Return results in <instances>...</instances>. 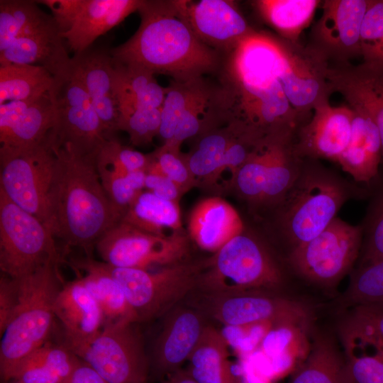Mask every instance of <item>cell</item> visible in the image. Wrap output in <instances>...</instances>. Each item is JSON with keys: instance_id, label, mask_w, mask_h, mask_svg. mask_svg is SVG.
Returning <instances> with one entry per match:
<instances>
[{"instance_id": "1", "label": "cell", "mask_w": 383, "mask_h": 383, "mask_svg": "<svg viewBox=\"0 0 383 383\" xmlns=\"http://www.w3.org/2000/svg\"><path fill=\"white\" fill-rule=\"evenodd\" d=\"M277 40L253 32L230 52L223 82L230 101V121L265 136L296 133L305 121L291 106L278 77Z\"/></svg>"}, {"instance_id": "2", "label": "cell", "mask_w": 383, "mask_h": 383, "mask_svg": "<svg viewBox=\"0 0 383 383\" xmlns=\"http://www.w3.org/2000/svg\"><path fill=\"white\" fill-rule=\"evenodd\" d=\"M138 11L141 21L136 32L111 49L115 60L175 81L202 77L218 67L219 53L195 35L176 1L142 0Z\"/></svg>"}, {"instance_id": "3", "label": "cell", "mask_w": 383, "mask_h": 383, "mask_svg": "<svg viewBox=\"0 0 383 383\" xmlns=\"http://www.w3.org/2000/svg\"><path fill=\"white\" fill-rule=\"evenodd\" d=\"M47 227L66 247L82 248L91 257L99 239L121 219L102 186L96 159L67 145L55 149Z\"/></svg>"}, {"instance_id": "4", "label": "cell", "mask_w": 383, "mask_h": 383, "mask_svg": "<svg viewBox=\"0 0 383 383\" xmlns=\"http://www.w3.org/2000/svg\"><path fill=\"white\" fill-rule=\"evenodd\" d=\"M370 194L369 188L353 186L318 160L304 159L294 183L276 206L281 231L293 249L321 233L348 199Z\"/></svg>"}, {"instance_id": "5", "label": "cell", "mask_w": 383, "mask_h": 383, "mask_svg": "<svg viewBox=\"0 0 383 383\" xmlns=\"http://www.w3.org/2000/svg\"><path fill=\"white\" fill-rule=\"evenodd\" d=\"M59 263L50 261L18 279V304L1 334V382L11 380L23 360L48 341L55 301L63 286Z\"/></svg>"}, {"instance_id": "6", "label": "cell", "mask_w": 383, "mask_h": 383, "mask_svg": "<svg viewBox=\"0 0 383 383\" xmlns=\"http://www.w3.org/2000/svg\"><path fill=\"white\" fill-rule=\"evenodd\" d=\"M283 281L278 263L264 244L243 232L204 262L197 287L209 294L272 292Z\"/></svg>"}, {"instance_id": "7", "label": "cell", "mask_w": 383, "mask_h": 383, "mask_svg": "<svg viewBox=\"0 0 383 383\" xmlns=\"http://www.w3.org/2000/svg\"><path fill=\"white\" fill-rule=\"evenodd\" d=\"M204 264V262L184 261L153 272L115 267L105 263L109 272L123 289L137 315L138 323L166 315L175 308L198 287Z\"/></svg>"}, {"instance_id": "8", "label": "cell", "mask_w": 383, "mask_h": 383, "mask_svg": "<svg viewBox=\"0 0 383 383\" xmlns=\"http://www.w3.org/2000/svg\"><path fill=\"white\" fill-rule=\"evenodd\" d=\"M62 260L50 229L0 190V269L3 274L19 279L47 262Z\"/></svg>"}, {"instance_id": "9", "label": "cell", "mask_w": 383, "mask_h": 383, "mask_svg": "<svg viewBox=\"0 0 383 383\" xmlns=\"http://www.w3.org/2000/svg\"><path fill=\"white\" fill-rule=\"evenodd\" d=\"M48 94L55 118L51 132L53 148L67 145L80 155L96 159L107 138L88 93L71 66L54 76Z\"/></svg>"}, {"instance_id": "10", "label": "cell", "mask_w": 383, "mask_h": 383, "mask_svg": "<svg viewBox=\"0 0 383 383\" xmlns=\"http://www.w3.org/2000/svg\"><path fill=\"white\" fill-rule=\"evenodd\" d=\"M133 326H104L89 338L63 344L109 383H147L150 363Z\"/></svg>"}, {"instance_id": "11", "label": "cell", "mask_w": 383, "mask_h": 383, "mask_svg": "<svg viewBox=\"0 0 383 383\" xmlns=\"http://www.w3.org/2000/svg\"><path fill=\"white\" fill-rule=\"evenodd\" d=\"M362 242L360 225L336 217L317 236L292 249L289 262L305 279L332 287L350 271L360 256Z\"/></svg>"}, {"instance_id": "12", "label": "cell", "mask_w": 383, "mask_h": 383, "mask_svg": "<svg viewBox=\"0 0 383 383\" xmlns=\"http://www.w3.org/2000/svg\"><path fill=\"white\" fill-rule=\"evenodd\" d=\"M56 163L50 135L36 145L0 156V190L46 226Z\"/></svg>"}, {"instance_id": "13", "label": "cell", "mask_w": 383, "mask_h": 383, "mask_svg": "<svg viewBox=\"0 0 383 383\" xmlns=\"http://www.w3.org/2000/svg\"><path fill=\"white\" fill-rule=\"evenodd\" d=\"M103 262L115 267L148 270L185 261L189 240L182 231L162 236L140 230L120 220L97 241Z\"/></svg>"}, {"instance_id": "14", "label": "cell", "mask_w": 383, "mask_h": 383, "mask_svg": "<svg viewBox=\"0 0 383 383\" xmlns=\"http://www.w3.org/2000/svg\"><path fill=\"white\" fill-rule=\"evenodd\" d=\"M270 292L205 294L203 311L224 326L294 323L311 326L313 313L307 304Z\"/></svg>"}, {"instance_id": "15", "label": "cell", "mask_w": 383, "mask_h": 383, "mask_svg": "<svg viewBox=\"0 0 383 383\" xmlns=\"http://www.w3.org/2000/svg\"><path fill=\"white\" fill-rule=\"evenodd\" d=\"M52 11L60 35L74 53L138 10L142 0H41Z\"/></svg>"}, {"instance_id": "16", "label": "cell", "mask_w": 383, "mask_h": 383, "mask_svg": "<svg viewBox=\"0 0 383 383\" xmlns=\"http://www.w3.org/2000/svg\"><path fill=\"white\" fill-rule=\"evenodd\" d=\"M278 77L293 109L305 120L319 104L329 101L333 92L327 79L328 62L300 43L277 38Z\"/></svg>"}, {"instance_id": "17", "label": "cell", "mask_w": 383, "mask_h": 383, "mask_svg": "<svg viewBox=\"0 0 383 383\" xmlns=\"http://www.w3.org/2000/svg\"><path fill=\"white\" fill-rule=\"evenodd\" d=\"M369 0H325L311 28L308 45L328 65H343L361 57L360 31Z\"/></svg>"}, {"instance_id": "18", "label": "cell", "mask_w": 383, "mask_h": 383, "mask_svg": "<svg viewBox=\"0 0 383 383\" xmlns=\"http://www.w3.org/2000/svg\"><path fill=\"white\" fill-rule=\"evenodd\" d=\"M353 111L349 106L322 103L313 111L309 121L294 137V149L304 159L328 160L337 163L351 135Z\"/></svg>"}, {"instance_id": "19", "label": "cell", "mask_w": 383, "mask_h": 383, "mask_svg": "<svg viewBox=\"0 0 383 383\" xmlns=\"http://www.w3.org/2000/svg\"><path fill=\"white\" fill-rule=\"evenodd\" d=\"M176 3L195 35L215 50L229 52L253 30L232 1L177 0Z\"/></svg>"}, {"instance_id": "20", "label": "cell", "mask_w": 383, "mask_h": 383, "mask_svg": "<svg viewBox=\"0 0 383 383\" xmlns=\"http://www.w3.org/2000/svg\"><path fill=\"white\" fill-rule=\"evenodd\" d=\"M165 316L151 357L152 374L162 379L188 360L207 325L194 308L175 307Z\"/></svg>"}, {"instance_id": "21", "label": "cell", "mask_w": 383, "mask_h": 383, "mask_svg": "<svg viewBox=\"0 0 383 383\" xmlns=\"http://www.w3.org/2000/svg\"><path fill=\"white\" fill-rule=\"evenodd\" d=\"M55 111L48 94L0 104V156L36 145L50 135Z\"/></svg>"}, {"instance_id": "22", "label": "cell", "mask_w": 383, "mask_h": 383, "mask_svg": "<svg viewBox=\"0 0 383 383\" xmlns=\"http://www.w3.org/2000/svg\"><path fill=\"white\" fill-rule=\"evenodd\" d=\"M71 70L82 82L101 122L107 140L118 131V111L111 50L88 49L71 57Z\"/></svg>"}, {"instance_id": "23", "label": "cell", "mask_w": 383, "mask_h": 383, "mask_svg": "<svg viewBox=\"0 0 383 383\" xmlns=\"http://www.w3.org/2000/svg\"><path fill=\"white\" fill-rule=\"evenodd\" d=\"M339 334L346 383H383V339L368 324L348 315Z\"/></svg>"}, {"instance_id": "24", "label": "cell", "mask_w": 383, "mask_h": 383, "mask_svg": "<svg viewBox=\"0 0 383 383\" xmlns=\"http://www.w3.org/2000/svg\"><path fill=\"white\" fill-rule=\"evenodd\" d=\"M327 79L333 92H338L348 105L362 109L373 119L381 140L383 167V70L363 63L328 65Z\"/></svg>"}, {"instance_id": "25", "label": "cell", "mask_w": 383, "mask_h": 383, "mask_svg": "<svg viewBox=\"0 0 383 383\" xmlns=\"http://www.w3.org/2000/svg\"><path fill=\"white\" fill-rule=\"evenodd\" d=\"M349 106L353 111L350 139L337 163L356 182L370 189L381 175V140L371 116L358 106Z\"/></svg>"}, {"instance_id": "26", "label": "cell", "mask_w": 383, "mask_h": 383, "mask_svg": "<svg viewBox=\"0 0 383 383\" xmlns=\"http://www.w3.org/2000/svg\"><path fill=\"white\" fill-rule=\"evenodd\" d=\"M70 62L71 57L54 18L35 31L16 38L0 52V65L41 66L53 77L68 70Z\"/></svg>"}, {"instance_id": "27", "label": "cell", "mask_w": 383, "mask_h": 383, "mask_svg": "<svg viewBox=\"0 0 383 383\" xmlns=\"http://www.w3.org/2000/svg\"><path fill=\"white\" fill-rule=\"evenodd\" d=\"M189 236L201 249L216 252L243 232L235 209L220 197L203 199L193 209L188 223Z\"/></svg>"}, {"instance_id": "28", "label": "cell", "mask_w": 383, "mask_h": 383, "mask_svg": "<svg viewBox=\"0 0 383 383\" xmlns=\"http://www.w3.org/2000/svg\"><path fill=\"white\" fill-rule=\"evenodd\" d=\"M66 340H81L98 333L104 327L102 311L79 277L63 284L54 304Z\"/></svg>"}, {"instance_id": "29", "label": "cell", "mask_w": 383, "mask_h": 383, "mask_svg": "<svg viewBox=\"0 0 383 383\" xmlns=\"http://www.w3.org/2000/svg\"><path fill=\"white\" fill-rule=\"evenodd\" d=\"M72 265L83 272L79 277L98 303L104 316V326L138 323L123 289L104 262L86 257L74 260Z\"/></svg>"}, {"instance_id": "30", "label": "cell", "mask_w": 383, "mask_h": 383, "mask_svg": "<svg viewBox=\"0 0 383 383\" xmlns=\"http://www.w3.org/2000/svg\"><path fill=\"white\" fill-rule=\"evenodd\" d=\"M113 60L118 114L139 108H162L167 87L158 84L152 72L135 65Z\"/></svg>"}, {"instance_id": "31", "label": "cell", "mask_w": 383, "mask_h": 383, "mask_svg": "<svg viewBox=\"0 0 383 383\" xmlns=\"http://www.w3.org/2000/svg\"><path fill=\"white\" fill-rule=\"evenodd\" d=\"M187 371L198 383H237L221 331L206 325L188 359Z\"/></svg>"}, {"instance_id": "32", "label": "cell", "mask_w": 383, "mask_h": 383, "mask_svg": "<svg viewBox=\"0 0 383 383\" xmlns=\"http://www.w3.org/2000/svg\"><path fill=\"white\" fill-rule=\"evenodd\" d=\"M79 360L64 344L47 341L23 360L11 379L22 383H67Z\"/></svg>"}, {"instance_id": "33", "label": "cell", "mask_w": 383, "mask_h": 383, "mask_svg": "<svg viewBox=\"0 0 383 383\" xmlns=\"http://www.w3.org/2000/svg\"><path fill=\"white\" fill-rule=\"evenodd\" d=\"M289 383H346L343 353L330 337L316 334L307 357L291 374Z\"/></svg>"}, {"instance_id": "34", "label": "cell", "mask_w": 383, "mask_h": 383, "mask_svg": "<svg viewBox=\"0 0 383 383\" xmlns=\"http://www.w3.org/2000/svg\"><path fill=\"white\" fill-rule=\"evenodd\" d=\"M319 0H257L253 4L262 18L289 43H299L301 33L311 23Z\"/></svg>"}, {"instance_id": "35", "label": "cell", "mask_w": 383, "mask_h": 383, "mask_svg": "<svg viewBox=\"0 0 383 383\" xmlns=\"http://www.w3.org/2000/svg\"><path fill=\"white\" fill-rule=\"evenodd\" d=\"M121 220L157 235H169L167 230L182 231L179 204L157 197L149 191L138 194Z\"/></svg>"}, {"instance_id": "36", "label": "cell", "mask_w": 383, "mask_h": 383, "mask_svg": "<svg viewBox=\"0 0 383 383\" xmlns=\"http://www.w3.org/2000/svg\"><path fill=\"white\" fill-rule=\"evenodd\" d=\"M96 165L106 195L122 218L145 188L146 172H126L104 148L97 155Z\"/></svg>"}, {"instance_id": "37", "label": "cell", "mask_w": 383, "mask_h": 383, "mask_svg": "<svg viewBox=\"0 0 383 383\" xmlns=\"http://www.w3.org/2000/svg\"><path fill=\"white\" fill-rule=\"evenodd\" d=\"M53 75L44 67L9 64L0 65V104L32 101L48 94Z\"/></svg>"}, {"instance_id": "38", "label": "cell", "mask_w": 383, "mask_h": 383, "mask_svg": "<svg viewBox=\"0 0 383 383\" xmlns=\"http://www.w3.org/2000/svg\"><path fill=\"white\" fill-rule=\"evenodd\" d=\"M238 128L237 123L229 121L225 127L216 128L200 136L196 145L184 157L196 179L213 182Z\"/></svg>"}, {"instance_id": "39", "label": "cell", "mask_w": 383, "mask_h": 383, "mask_svg": "<svg viewBox=\"0 0 383 383\" xmlns=\"http://www.w3.org/2000/svg\"><path fill=\"white\" fill-rule=\"evenodd\" d=\"M53 20L38 6L37 1H0V52L16 38L35 31Z\"/></svg>"}, {"instance_id": "40", "label": "cell", "mask_w": 383, "mask_h": 383, "mask_svg": "<svg viewBox=\"0 0 383 383\" xmlns=\"http://www.w3.org/2000/svg\"><path fill=\"white\" fill-rule=\"evenodd\" d=\"M337 301L343 309L383 304V259L358 266Z\"/></svg>"}, {"instance_id": "41", "label": "cell", "mask_w": 383, "mask_h": 383, "mask_svg": "<svg viewBox=\"0 0 383 383\" xmlns=\"http://www.w3.org/2000/svg\"><path fill=\"white\" fill-rule=\"evenodd\" d=\"M371 196L361 226L362 242L359 266L383 259V174L370 187Z\"/></svg>"}, {"instance_id": "42", "label": "cell", "mask_w": 383, "mask_h": 383, "mask_svg": "<svg viewBox=\"0 0 383 383\" xmlns=\"http://www.w3.org/2000/svg\"><path fill=\"white\" fill-rule=\"evenodd\" d=\"M309 328L294 323L274 324L265 335L258 350L266 357L289 354L305 360L311 347L308 337Z\"/></svg>"}, {"instance_id": "43", "label": "cell", "mask_w": 383, "mask_h": 383, "mask_svg": "<svg viewBox=\"0 0 383 383\" xmlns=\"http://www.w3.org/2000/svg\"><path fill=\"white\" fill-rule=\"evenodd\" d=\"M268 139L269 135L240 166L232 182L240 196L254 204H260L265 185Z\"/></svg>"}, {"instance_id": "44", "label": "cell", "mask_w": 383, "mask_h": 383, "mask_svg": "<svg viewBox=\"0 0 383 383\" xmlns=\"http://www.w3.org/2000/svg\"><path fill=\"white\" fill-rule=\"evenodd\" d=\"M202 77L187 81L173 80L167 87L161 108L159 131L164 145L168 144L172 140L181 116L194 95Z\"/></svg>"}, {"instance_id": "45", "label": "cell", "mask_w": 383, "mask_h": 383, "mask_svg": "<svg viewBox=\"0 0 383 383\" xmlns=\"http://www.w3.org/2000/svg\"><path fill=\"white\" fill-rule=\"evenodd\" d=\"M362 63L383 70V0H369L360 31Z\"/></svg>"}, {"instance_id": "46", "label": "cell", "mask_w": 383, "mask_h": 383, "mask_svg": "<svg viewBox=\"0 0 383 383\" xmlns=\"http://www.w3.org/2000/svg\"><path fill=\"white\" fill-rule=\"evenodd\" d=\"M161 109L140 108L119 113L118 131H126L133 145H145L159 135Z\"/></svg>"}, {"instance_id": "47", "label": "cell", "mask_w": 383, "mask_h": 383, "mask_svg": "<svg viewBox=\"0 0 383 383\" xmlns=\"http://www.w3.org/2000/svg\"><path fill=\"white\" fill-rule=\"evenodd\" d=\"M150 162L146 173L160 174L174 182L182 191H187L196 181L180 154L162 146L150 154Z\"/></svg>"}, {"instance_id": "48", "label": "cell", "mask_w": 383, "mask_h": 383, "mask_svg": "<svg viewBox=\"0 0 383 383\" xmlns=\"http://www.w3.org/2000/svg\"><path fill=\"white\" fill-rule=\"evenodd\" d=\"M274 325L265 322L243 326H224L221 331L228 345H230L240 361L257 351L267 333Z\"/></svg>"}, {"instance_id": "49", "label": "cell", "mask_w": 383, "mask_h": 383, "mask_svg": "<svg viewBox=\"0 0 383 383\" xmlns=\"http://www.w3.org/2000/svg\"><path fill=\"white\" fill-rule=\"evenodd\" d=\"M104 148L126 172L147 171L150 162L149 155H144L131 148L124 146L115 138L107 140Z\"/></svg>"}, {"instance_id": "50", "label": "cell", "mask_w": 383, "mask_h": 383, "mask_svg": "<svg viewBox=\"0 0 383 383\" xmlns=\"http://www.w3.org/2000/svg\"><path fill=\"white\" fill-rule=\"evenodd\" d=\"M18 281L6 275L0 279V333L9 323L18 301Z\"/></svg>"}, {"instance_id": "51", "label": "cell", "mask_w": 383, "mask_h": 383, "mask_svg": "<svg viewBox=\"0 0 383 383\" xmlns=\"http://www.w3.org/2000/svg\"><path fill=\"white\" fill-rule=\"evenodd\" d=\"M145 188L157 197L176 203L183 194L174 182L160 174L146 173Z\"/></svg>"}, {"instance_id": "52", "label": "cell", "mask_w": 383, "mask_h": 383, "mask_svg": "<svg viewBox=\"0 0 383 383\" xmlns=\"http://www.w3.org/2000/svg\"><path fill=\"white\" fill-rule=\"evenodd\" d=\"M348 315L370 326L383 339V304L357 306Z\"/></svg>"}, {"instance_id": "53", "label": "cell", "mask_w": 383, "mask_h": 383, "mask_svg": "<svg viewBox=\"0 0 383 383\" xmlns=\"http://www.w3.org/2000/svg\"><path fill=\"white\" fill-rule=\"evenodd\" d=\"M80 359V358H79ZM67 383H109L80 359Z\"/></svg>"}, {"instance_id": "54", "label": "cell", "mask_w": 383, "mask_h": 383, "mask_svg": "<svg viewBox=\"0 0 383 383\" xmlns=\"http://www.w3.org/2000/svg\"><path fill=\"white\" fill-rule=\"evenodd\" d=\"M237 383H274L244 362H240Z\"/></svg>"}, {"instance_id": "55", "label": "cell", "mask_w": 383, "mask_h": 383, "mask_svg": "<svg viewBox=\"0 0 383 383\" xmlns=\"http://www.w3.org/2000/svg\"><path fill=\"white\" fill-rule=\"evenodd\" d=\"M162 383H198L187 371L186 369H179L167 375L162 379Z\"/></svg>"}, {"instance_id": "56", "label": "cell", "mask_w": 383, "mask_h": 383, "mask_svg": "<svg viewBox=\"0 0 383 383\" xmlns=\"http://www.w3.org/2000/svg\"><path fill=\"white\" fill-rule=\"evenodd\" d=\"M1 383H22V382L11 379L9 381L1 382Z\"/></svg>"}]
</instances>
